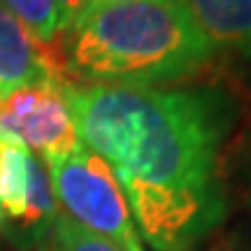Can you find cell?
Returning <instances> with one entry per match:
<instances>
[{
	"label": "cell",
	"mask_w": 251,
	"mask_h": 251,
	"mask_svg": "<svg viewBox=\"0 0 251 251\" xmlns=\"http://www.w3.org/2000/svg\"><path fill=\"white\" fill-rule=\"evenodd\" d=\"M214 51L251 58V0H186Z\"/></svg>",
	"instance_id": "7"
},
{
	"label": "cell",
	"mask_w": 251,
	"mask_h": 251,
	"mask_svg": "<svg viewBox=\"0 0 251 251\" xmlns=\"http://www.w3.org/2000/svg\"><path fill=\"white\" fill-rule=\"evenodd\" d=\"M61 212L47 163L24 144H0V228L17 247L47 240Z\"/></svg>",
	"instance_id": "4"
},
{
	"label": "cell",
	"mask_w": 251,
	"mask_h": 251,
	"mask_svg": "<svg viewBox=\"0 0 251 251\" xmlns=\"http://www.w3.org/2000/svg\"><path fill=\"white\" fill-rule=\"evenodd\" d=\"M61 49L42 45L0 2V98L37 84H65Z\"/></svg>",
	"instance_id": "6"
},
{
	"label": "cell",
	"mask_w": 251,
	"mask_h": 251,
	"mask_svg": "<svg viewBox=\"0 0 251 251\" xmlns=\"http://www.w3.org/2000/svg\"><path fill=\"white\" fill-rule=\"evenodd\" d=\"M79 140L114 172L153 251H198L226 219L221 158L237 121L219 86L65 81Z\"/></svg>",
	"instance_id": "1"
},
{
	"label": "cell",
	"mask_w": 251,
	"mask_h": 251,
	"mask_svg": "<svg viewBox=\"0 0 251 251\" xmlns=\"http://www.w3.org/2000/svg\"><path fill=\"white\" fill-rule=\"evenodd\" d=\"M51 240H54L56 251H119L105 237L91 233L89 228H84L81 224L72 221L70 216L63 214V212L54 226Z\"/></svg>",
	"instance_id": "9"
},
{
	"label": "cell",
	"mask_w": 251,
	"mask_h": 251,
	"mask_svg": "<svg viewBox=\"0 0 251 251\" xmlns=\"http://www.w3.org/2000/svg\"><path fill=\"white\" fill-rule=\"evenodd\" d=\"M58 12H61V21H63V33L72 26V21L79 17L84 7L89 5V0H54Z\"/></svg>",
	"instance_id": "10"
},
{
	"label": "cell",
	"mask_w": 251,
	"mask_h": 251,
	"mask_svg": "<svg viewBox=\"0 0 251 251\" xmlns=\"http://www.w3.org/2000/svg\"><path fill=\"white\" fill-rule=\"evenodd\" d=\"M0 2L42 45H54L61 40L63 21L54 0H0Z\"/></svg>",
	"instance_id": "8"
},
{
	"label": "cell",
	"mask_w": 251,
	"mask_h": 251,
	"mask_svg": "<svg viewBox=\"0 0 251 251\" xmlns=\"http://www.w3.org/2000/svg\"><path fill=\"white\" fill-rule=\"evenodd\" d=\"M21 251H56V249H54V240H51V235H49L47 240L33 244V247H28V249H21Z\"/></svg>",
	"instance_id": "12"
},
{
	"label": "cell",
	"mask_w": 251,
	"mask_h": 251,
	"mask_svg": "<svg viewBox=\"0 0 251 251\" xmlns=\"http://www.w3.org/2000/svg\"><path fill=\"white\" fill-rule=\"evenodd\" d=\"M124 2H140V0H89V5L84 7L81 14H89V12H96L100 7H109V5H124Z\"/></svg>",
	"instance_id": "11"
},
{
	"label": "cell",
	"mask_w": 251,
	"mask_h": 251,
	"mask_svg": "<svg viewBox=\"0 0 251 251\" xmlns=\"http://www.w3.org/2000/svg\"><path fill=\"white\" fill-rule=\"evenodd\" d=\"M45 163L63 214L105 237L119 251H144L124 191L98 153L81 142L70 153Z\"/></svg>",
	"instance_id": "3"
},
{
	"label": "cell",
	"mask_w": 251,
	"mask_h": 251,
	"mask_svg": "<svg viewBox=\"0 0 251 251\" xmlns=\"http://www.w3.org/2000/svg\"><path fill=\"white\" fill-rule=\"evenodd\" d=\"M58 49L65 79L98 86L177 84L216 54L186 0H140L81 14Z\"/></svg>",
	"instance_id": "2"
},
{
	"label": "cell",
	"mask_w": 251,
	"mask_h": 251,
	"mask_svg": "<svg viewBox=\"0 0 251 251\" xmlns=\"http://www.w3.org/2000/svg\"><path fill=\"white\" fill-rule=\"evenodd\" d=\"M0 142L24 144L40 158L65 156L81 144L63 84H37L0 102Z\"/></svg>",
	"instance_id": "5"
}]
</instances>
